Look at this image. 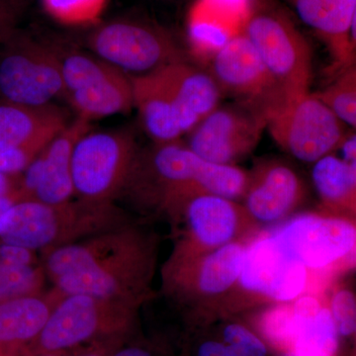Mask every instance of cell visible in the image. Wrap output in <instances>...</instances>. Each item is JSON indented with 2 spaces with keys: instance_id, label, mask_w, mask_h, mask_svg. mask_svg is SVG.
I'll list each match as a JSON object with an SVG mask.
<instances>
[{
  "instance_id": "83f0119b",
  "label": "cell",
  "mask_w": 356,
  "mask_h": 356,
  "mask_svg": "<svg viewBox=\"0 0 356 356\" xmlns=\"http://www.w3.org/2000/svg\"><path fill=\"white\" fill-rule=\"evenodd\" d=\"M259 330L267 341L282 350H293L295 323L291 303L274 304L262 312L259 318Z\"/></svg>"
},
{
  "instance_id": "f1b7e54d",
  "label": "cell",
  "mask_w": 356,
  "mask_h": 356,
  "mask_svg": "<svg viewBox=\"0 0 356 356\" xmlns=\"http://www.w3.org/2000/svg\"><path fill=\"white\" fill-rule=\"evenodd\" d=\"M225 346L227 356H266V344L250 332L248 327L241 324H229L225 327Z\"/></svg>"
},
{
  "instance_id": "f546056e",
  "label": "cell",
  "mask_w": 356,
  "mask_h": 356,
  "mask_svg": "<svg viewBox=\"0 0 356 356\" xmlns=\"http://www.w3.org/2000/svg\"><path fill=\"white\" fill-rule=\"evenodd\" d=\"M330 312L339 334L350 337L356 330V299L355 293L346 288H339L329 301Z\"/></svg>"
},
{
  "instance_id": "44dd1931",
  "label": "cell",
  "mask_w": 356,
  "mask_h": 356,
  "mask_svg": "<svg viewBox=\"0 0 356 356\" xmlns=\"http://www.w3.org/2000/svg\"><path fill=\"white\" fill-rule=\"evenodd\" d=\"M65 96L79 118L89 122L127 113L134 107L131 77L117 67Z\"/></svg>"
},
{
  "instance_id": "8d00e7d4",
  "label": "cell",
  "mask_w": 356,
  "mask_h": 356,
  "mask_svg": "<svg viewBox=\"0 0 356 356\" xmlns=\"http://www.w3.org/2000/svg\"><path fill=\"white\" fill-rule=\"evenodd\" d=\"M197 356H227L226 346L219 341H206L199 348Z\"/></svg>"
},
{
  "instance_id": "9c48e42d",
  "label": "cell",
  "mask_w": 356,
  "mask_h": 356,
  "mask_svg": "<svg viewBox=\"0 0 356 356\" xmlns=\"http://www.w3.org/2000/svg\"><path fill=\"white\" fill-rule=\"evenodd\" d=\"M65 95L60 56L17 31L0 46V96L6 102L43 106Z\"/></svg>"
},
{
  "instance_id": "30bf717a",
  "label": "cell",
  "mask_w": 356,
  "mask_h": 356,
  "mask_svg": "<svg viewBox=\"0 0 356 356\" xmlns=\"http://www.w3.org/2000/svg\"><path fill=\"white\" fill-rule=\"evenodd\" d=\"M209 74L222 95L261 115L266 121L288 102L254 44L243 35L229 39L212 57Z\"/></svg>"
},
{
  "instance_id": "d6986e66",
  "label": "cell",
  "mask_w": 356,
  "mask_h": 356,
  "mask_svg": "<svg viewBox=\"0 0 356 356\" xmlns=\"http://www.w3.org/2000/svg\"><path fill=\"white\" fill-rule=\"evenodd\" d=\"M295 7L300 19L327 40L343 70L355 65V47L348 37L356 19V0H295Z\"/></svg>"
},
{
  "instance_id": "d590c367",
  "label": "cell",
  "mask_w": 356,
  "mask_h": 356,
  "mask_svg": "<svg viewBox=\"0 0 356 356\" xmlns=\"http://www.w3.org/2000/svg\"><path fill=\"white\" fill-rule=\"evenodd\" d=\"M356 136L355 133L351 134V135H346L344 137L343 142L339 145V147L337 149H341V156L344 163L348 165L356 166Z\"/></svg>"
},
{
  "instance_id": "b9f144b4",
  "label": "cell",
  "mask_w": 356,
  "mask_h": 356,
  "mask_svg": "<svg viewBox=\"0 0 356 356\" xmlns=\"http://www.w3.org/2000/svg\"><path fill=\"white\" fill-rule=\"evenodd\" d=\"M291 356H302V355H294V353H293V355Z\"/></svg>"
},
{
  "instance_id": "cb8c5ba5",
  "label": "cell",
  "mask_w": 356,
  "mask_h": 356,
  "mask_svg": "<svg viewBox=\"0 0 356 356\" xmlns=\"http://www.w3.org/2000/svg\"><path fill=\"white\" fill-rule=\"evenodd\" d=\"M337 348L339 332L325 304L313 317L295 323L294 355L334 356Z\"/></svg>"
},
{
  "instance_id": "484cf974",
  "label": "cell",
  "mask_w": 356,
  "mask_h": 356,
  "mask_svg": "<svg viewBox=\"0 0 356 356\" xmlns=\"http://www.w3.org/2000/svg\"><path fill=\"white\" fill-rule=\"evenodd\" d=\"M46 275L38 264L0 266V302L41 294Z\"/></svg>"
},
{
  "instance_id": "5b68a950",
  "label": "cell",
  "mask_w": 356,
  "mask_h": 356,
  "mask_svg": "<svg viewBox=\"0 0 356 356\" xmlns=\"http://www.w3.org/2000/svg\"><path fill=\"white\" fill-rule=\"evenodd\" d=\"M139 154L135 138L128 131H88L72 149L74 194L88 202L111 203L127 187Z\"/></svg>"
},
{
  "instance_id": "1f68e13d",
  "label": "cell",
  "mask_w": 356,
  "mask_h": 356,
  "mask_svg": "<svg viewBox=\"0 0 356 356\" xmlns=\"http://www.w3.org/2000/svg\"><path fill=\"white\" fill-rule=\"evenodd\" d=\"M36 252L11 245L0 238V266L37 264Z\"/></svg>"
},
{
  "instance_id": "60d3db41",
  "label": "cell",
  "mask_w": 356,
  "mask_h": 356,
  "mask_svg": "<svg viewBox=\"0 0 356 356\" xmlns=\"http://www.w3.org/2000/svg\"><path fill=\"white\" fill-rule=\"evenodd\" d=\"M0 356H13V353L0 346Z\"/></svg>"
},
{
  "instance_id": "2e32d148",
  "label": "cell",
  "mask_w": 356,
  "mask_h": 356,
  "mask_svg": "<svg viewBox=\"0 0 356 356\" xmlns=\"http://www.w3.org/2000/svg\"><path fill=\"white\" fill-rule=\"evenodd\" d=\"M89 129V121L79 117L33 159L20 175L21 200H37L50 205L70 201L74 194L72 149Z\"/></svg>"
},
{
  "instance_id": "4fadbf2b",
  "label": "cell",
  "mask_w": 356,
  "mask_h": 356,
  "mask_svg": "<svg viewBox=\"0 0 356 356\" xmlns=\"http://www.w3.org/2000/svg\"><path fill=\"white\" fill-rule=\"evenodd\" d=\"M89 48L104 62L132 76L149 74L184 60L181 51L165 32L133 21H112L89 37Z\"/></svg>"
},
{
  "instance_id": "5bb4252c",
  "label": "cell",
  "mask_w": 356,
  "mask_h": 356,
  "mask_svg": "<svg viewBox=\"0 0 356 356\" xmlns=\"http://www.w3.org/2000/svg\"><path fill=\"white\" fill-rule=\"evenodd\" d=\"M250 240L228 243L191 261L166 262V290L185 302L224 301L240 277Z\"/></svg>"
},
{
  "instance_id": "d4e9b609",
  "label": "cell",
  "mask_w": 356,
  "mask_h": 356,
  "mask_svg": "<svg viewBox=\"0 0 356 356\" xmlns=\"http://www.w3.org/2000/svg\"><path fill=\"white\" fill-rule=\"evenodd\" d=\"M324 103L344 125L356 126V70L355 65L341 70L327 88L312 93Z\"/></svg>"
},
{
  "instance_id": "ab89813d",
  "label": "cell",
  "mask_w": 356,
  "mask_h": 356,
  "mask_svg": "<svg viewBox=\"0 0 356 356\" xmlns=\"http://www.w3.org/2000/svg\"><path fill=\"white\" fill-rule=\"evenodd\" d=\"M215 3L222 4V6L229 7V8H241L247 0H212Z\"/></svg>"
},
{
  "instance_id": "836d02e7",
  "label": "cell",
  "mask_w": 356,
  "mask_h": 356,
  "mask_svg": "<svg viewBox=\"0 0 356 356\" xmlns=\"http://www.w3.org/2000/svg\"><path fill=\"white\" fill-rule=\"evenodd\" d=\"M191 35L194 40L197 41L206 40L213 43H218L219 47L222 46L229 40L221 28L208 24V23H194L191 26Z\"/></svg>"
},
{
  "instance_id": "d6a6232c",
  "label": "cell",
  "mask_w": 356,
  "mask_h": 356,
  "mask_svg": "<svg viewBox=\"0 0 356 356\" xmlns=\"http://www.w3.org/2000/svg\"><path fill=\"white\" fill-rule=\"evenodd\" d=\"M18 7L11 0H0V46L17 31Z\"/></svg>"
},
{
  "instance_id": "6da1fadb",
  "label": "cell",
  "mask_w": 356,
  "mask_h": 356,
  "mask_svg": "<svg viewBox=\"0 0 356 356\" xmlns=\"http://www.w3.org/2000/svg\"><path fill=\"white\" fill-rule=\"evenodd\" d=\"M43 252L44 271L62 296L90 295L138 307L153 297L158 242L145 229L123 224Z\"/></svg>"
},
{
  "instance_id": "8fae6325",
  "label": "cell",
  "mask_w": 356,
  "mask_h": 356,
  "mask_svg": "<svg viewBox=\"0 0 356 356\" xmlns=\"http://www.w3.org/2000/svg\"><path fill=\"white\" fill-rule=\"evenodd\" d=\"M266 128L285 152L305 163L332 154L346 136L343 122L310 92L287 102Z\"/></svg>"
},
{
  "instance_id": "7402d4cb",
  "label": "cell",
  "mask_w": 356,
  "mask_h": 356,
  "mask_svg": "<svg viewBox=\"0 0 356 356\" xmlns=\"http://www.w3.org/2000/svg\"><path fill=\"white\" fill-rule=\"evenodd\" d=\"M130 77L134 107L139 111L140 121L147 135L156 144L179 140L184 136V131L156 72Z\"/></svg>"
},
{
  "instance_id": "7c38bea8",
  "label": "cell",
  "mask_w": 356,
  "mask_h": 356,
  "mask_svg": "<svg viewBox=\"0 0 356 356\" xmlns=\"http://www.w3.org/2000/svg\"><path fill=\"white\" fill-rule=\"evenodd\" d=\"M245 35L284 91L288 102L309 93L310 47L288 21L273 14H257L248 21Z\"/></svg>"
},
{
  "instance_id": "277c9868",
  "label": "cell",
  "mask_w": 356,
  "mask_h": 356,
  "mask_svg": "<svg viewBox=\"0 0 356 356\" xmlns=\"http://www.w3.org/2000/svg\"><path fill=\"white\" fill-rule=\"evenodd\" d=\"M139 308L90 295H65L39 336L23 348V353L25 356L60 353L89 341L114 337L128 329Z\"/></svg>"
},
{
  "instance_id": "f35d334b",
  "label": "cell",
  "mask_w": 356,
  "mask_h": 356,
  "mask_svg": "<svg viewBox=\"0 0 356 356\" xmlns=\"http://www.w3.org/2000/svg\"><path fill=\"white\" fill-rule=\"evenodd\" d=\"M111 356H152V355L140 346H127L119 350H114Z\"/></svg>"
},
{
  "instance_id": "ffe728a7",
  "label": "cell",
  "mask_w": 356,
  "mask_h": 356,
  "mask_svg": "<svg viewBox=\"0 0 356 356\" xmlns=\"http://www.w3.org/2000/svg\"><path fill=\"white\" fill-rule=\"evenodd\" d=\"M62 297L53 289L47 295L0 302V346L13 355L27 346L39 336Z\"/></svg>"
},
{
  "instance_id": "603a6c76",
  "label": "cell",
  "mask_w": 356,
  "mask_h": 356,
  "mask_svg": "<svg viewBox=\"0 0 356 356\" xmlns=\"http://www.w3.org/2000/svg\"><path fill=\"white\" fill-rule=\"evenodd\" d=\"M312 180L327 214L355 217L356 166L330 154L314 163Z\"/></svg>"
},
{
  "instance_id": "e0dca14e",
  "label": "cell",
  "mask_w": 356,
  "mask_h": 356,
  "mask_svg": "<svg viewBox=\"0 0 356 356\" xmlns=\"http://www.w3.org/2000/svg\"><path fill=\"white\" fill-rule=\"evenodd\" d=\"M307 189L294 170L280 161H266L248 172L243 207L257 225L284 222L305 200Z\"/></svg>"
},
{
  "instance_id": "9a60e30c",
  "label": "cell",
  "mask_w": 356,
  "mask_h": 356,
  "mask_svg": "<svg viewBox=\"0 0 356 356\" xmlns=\"http://www.w3.org/2000/svg\"><path fill=\"white\" fill-rule=\"evenodd\" d=\"M266 124L240 103L219 105L188 134L186 146L210 163L236 165L254 151Z\"/></svg>"
},
{
  "instance_id": "74e56055",
  "label": "cell",
  "mask_w": 356,
  "mask_h": 356,
  "mask_svg": "<svg viewBox=\"0 0 356 356\" xmlns=\"http://www.w3.org/2000/svg\"><path fill=\"white\" fill-rule=\"evenodd\" d=\"M112 353L106 350V348H102L99 344L95 348L83 351V353H74V355H65V351H60V353H47V355L39 356H111Z\"/></svg>"
},
{
  "instance_id": "ba28073f",
  "label": "cell",
  "mask_w": 356,
  "mask_h": 356,
  "mask_svg": "<svg viewBox=\"0 0 356 356\" xmlns=\"http://www.w3.org/2000/svg\"><path fill=\"white\" fill-rule=\"evenodd\" d=\"M270 232L311 274H329L355 261L356 227L353 218L307 213L288 218Z\"/></svg>"
},
{
  "instance_id": "e575fe53",
  "label": "cell",
  "mask_w": 356,
  "mask_h": 356,
  "mask_svg": "<svg viewBox=\"0 0 356 356\" xmlns=\"http://www.w3.org/2000/svg\"><path fill=\"white\" fill-rule=\"evenodd\" d=\"M13 197L21 200L20 175H6L0 172V198Z\"/></svg>"
},
{
  "instance_id": "52a82bcc",
  "label": "cell",
  "mask_w": 356,
  "mask_h": 356,
  "mask_svg": "<svg viewBox=\"0 0 356 356\" xmlns=\"http://www.w3.org/2000/svg\"><path fill=\"white\" fill-rule=\"evenodd\" d=\"M311 275L270 231H259L248 243L240 277L229 296L238 293V303H292L308 293Z\"/></svg>"
},
{
  "instance_id": "8992f818",
  "label": "cell",
  "mask_w": 356,
  "mask_h": 356,
  "mask_svg": "<svg viewBox=\"0 0 356 356\" xmlns=\"http://www.w3.org/2000/svg\"><path fill=\"white\" fill-rule=\"evenodd\" d=\"M170 216L184 229L168 262L191 261L228 243L247 241L261 231L243 204L215 194H197L177 206Z\"/></svg>"
},
{
  "instance_id": "7a4b0ae2",
  "label": "cell",
  "mask_w": 356,
  "mask_h": 356,
  "mask_svg": "<svg viewBox=\"0 0 356 356\" xmlns=\"http://www.w3.org/2000/svg\"><path fill=\"white\" fill-rule=\"evenodd\" d=\"M248 182V172L242 168L210 163L177 140L156 144L147 154L140 153L127 187L140 184L170 215L197 194L242 200Z\"/></svg>"
},
{
  "instance_id": "ac0fdd59",
  "label": "cell",
  "mask_w": 356,
  "mask_h": 356,
  "mask_svg": "<svg viewBox=\"0 0 356 356\" xmlns=\"http://www.w3.org/2000/svg\"><path fill=\"white\" fill-rule=\"evenodd\" d=\"M67 125L64 110L55 105L28 106L0 99V135L37 153Z\"/></svg>"
},
{
  "instance_id": "4dcf8cb0",
  "label": "cell",
  "mask_w": 356,
  "mask_h": 356,
  "mask_svg": "<svg viewBox=\"0 0 356 356\" xmlns=\"http://www.w3.org/2000/svg\"><path fill=\"white\" fill-rule=\"evenodd\" d=\"M40 153L19 146L0 135V172L17 177Z\"/></svg>"
},
{
  "instance_id": "4316f807",
  "label": "cell",
  "mask_w": 356,
  "mask_h": 356,
  "mask_svg": "<svg viewBox=\"0 0 356 356\" xmlns=\"http://www.w3.org/2000/svg\"><path fill=\"white\" fill-rule=\"evenodd\" d=\"M47 13L65 25L93 24L102 17L108 0H42Z\"/></svg>"
},
{
  "instance_id": "3957f363",
  "label": "cell",
  "mask_w": 356,
  "mask_h": 356,
  "mask_svg": "<svg viewBox=\"0 0 356 356\" xmlns=\"http://www.w3.org/2000/svg\"><path fill=\"white\" fill-rule=\"evenodd\" d=\"M120 213L111 203L81 200L58 205L19 200L7 212L0 238L33 250H49L117 228Z\"/></svg>"
}]
</instances>
